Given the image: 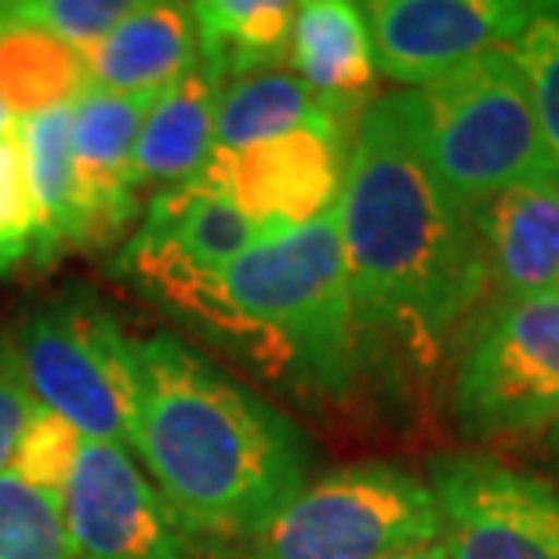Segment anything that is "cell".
<instances>
[{
  "label": "cell",
  "instance_id": "21",
  "mask_svg": "<svg viewBox=\"0 0 559 559\" xmlns=\"http://www.w3.org/2000/svg\"><path fill=\"white\" fill-rule=\"evenodd\" d=\"M15 139L37 207V259L51 262L62 248H84L73 175V106L19 120Z\"/></svg>",
  "mask_w": 559,
  "mask_h": 559
},
{
  "label": "cell",
  "instance_id": "28",
  "mask_svg": "<svg viewBox=\"0 0 559 559\" xmlns=\"http://www.w3.org/2000/svg\"><path fill=\"white\" fill-rule=\"evenodd\" d=\"M385 559H451V552L443 549V542H432V545H418V549H407V552H393Z\"/></svg>",
  "mask_w": 559,
  "mask_h": 559
},
{
  "label": "cell",
  "instance_id": "22",
  "mask_svg": "<svg viewBox=\"0 0 559 559\" xmlns=\"http://www.w3.org/2000/svg\"><path fill=\"white\" fill-rule=\"evenodd\" d=\"M0 559H73L55 490L0 476Z\"/></svg>",
  "mask_w": 559,
  "mask_h": 559
},
{
  "label": "cell",
  "instance_id": "7",
  "mask_svg": "<svg viewBox=\"0 0 559 559\" xmlns=\"http://www.w3.org/2000/svg\"><path fill=\"white\" fill-rule=\"evenodd\" d=\"M454 421L473 440L559 425V290L501 298L454 367Z\"/></svg>",
  "mask_w": 559,
  "mask_h": 559
},
{
  "label": "cell",
  "instance_id": "19",
  "mask_svg": "<svg viewBox=\"0 0 559 559\" xmlns=\"http://www.w3.org/2000/svg\"><path fill=\"white\" fill-rule=\"evenodd\" d=\"M360 114L364 109H345L320 98L284 66V70H262L222 84L215 142L218 150L233 153L290 135L298 128H356Z\"/></svg>",
  "mask_w": 559,
  "mask_h": 559
},
{
  "label": "cell",
  "instance_id": "9",
  "mask_svg": "<svg viewBox=\"0 0 559 559\" xmlns=\"http://www.w3.org/2000/svg\"><path fill=\"white\" fill-rule=\"evenodd\" d=\"M73 559H189L193 538L128 447L81 440L59 490Z\"/></svg>",
  "mask_w": 559,
  "mask_h": 559
},
{
  "label": "cell",
  "instance_id": "23",
  "mask_svg": "<svg viewBox=\"0 0 559 559\" xmlns=\"http://www.w3.org/2000/svg\"><path fill=\"white\" fill-rule=\"evenodd\" d=\"M512 51L527 76L534 114L559 171V4H542Z\"/></svg>",
  "mask_w": 559,
  "mask_h": 559
},
{
  "label": "cell",
  "instance_id": "30",
  "mask_svg": "<svg viewBox=\"0 0 559 559\" xmlns=\"http://www.w3.org/2000/svg\"><path fill=\"white\" fill-rule=\"evenodd\" d=\"M556 443H559V425H556Z\"/></svg>",
  "mask_w": 559,
  "mask_h": 559
},
{
  "label": "cell",
  "instance_id": "15",
  "mask_svg": "<svg viewBox=\"0 0 559 559\" xmlns=\"http://www.w3.org/2000/svg\"><path fill=\"white\" fill-rule=\"evenodd\" d=\"M92 87L117 95L167 92L197 62V29L189 4L145 0L84 55Z\"/></svg>",
  "mask_w": 559,
  "mask_h": 559
},
{
  "label": "cell",
  "instance_id": "11",
  "mask_svg": "<svg viewBox=\"0 0 559 559\" xmlns=\"http://www.w3.org/2000/svg\"><path fill=\"white\" fill-rule=\"evenodd\" d=\"M353 131L298 128L248 150H215L200 178L222 189L265 233L309 226L338 207Z\"/></svg>",
  "mask_w": 559,
  "mask_h": 559
},
{
  "label": "cell",
  "instance_id": "24",
  "mask_svg": "<svg viewBox=\"0 0 559 559\" xmlns=\"http://www.w3.org/2000/svg\"><path fill=\"white\" fill-rule=\"evenodd\" d=\"M37 254V207H33L26 160L15 131L0 135V273Z\"/></svg>",
  "mask_w": 559,
  "mask_h": 559
},
{
  "label": "cell",
  "instance_id": "3",
  "mask_svg": "<svg viewBox=\"0 0 559 559\" xmlns=\"http://www.w3.org/2000/svg\"><path fill=\"white\" fill-rule=\"evenodd\" d=\"M120 270L211 338L287 367L295 382L320 396L353 393L364 342L338 207L309 226L270 233L218 273L124 254Z\"/></svg>",
  "mask_w": 559,
  "mask_h": 559
},
{
  "label": "cell",
  "instance_id": "29",
  "mask_svg": "<svg viewBox=\"0 0 559 559\" xmlns=\"http://www.w3.org/2000/svg\"><path fill=\"white\" fill-rule=\"evenodd\" d=\"M8 131H15V120H11V114L4 109V103H0V135H8Z\"/></svg>",
  "mask_w": 559,
  "mask_h": 559
},
{
  "label": "cell",
  "instance_id": "17",
  "mask_svg": "<svg viewBox=\"0 0 559 559\" xmlns=\"http://www.w3.org/2000/svg\"><path fill=\"white\" fill-rule=\"evenodd\" d=\"M87 87L84 55L29 19L19 0H0V103L11 120L73 106Z\"/></svg>",
  "mask_w": 559,
  "mask_h": 559
},
{
  "label": "cell",
  "instance_id": "13",
  "mask_svg": "<svg viewBox=\"0 0 559 559\" xmlns=\"http://www.w3.org/2000/svg\"><path fill=\"white\" fill-rule=\"evenodd\" d=\"M270 237L233 200L193 175L160 189L142 215V229L124 248V259H164L193 273H218Z\"/></svg>",
  "mask_w": 559,
  "mask_h": 559
},
{
  "label": "cell",
  "instance_id": "18",
  "mask_svg": "<svg viewBox=\"0 0 559 559\" xmlns=\"http://www.w3.org/2000/svg\"><path fill=\"white\" fill-rule=\"evenodd\" d=\"M222 84L204 70V62H193V70L167 87L156 98L142 124L135 145V175L142 186H178L204 171L215 142Z\"/></svg>",
  "mask_w": 559,
  "mask_h": 559
},
{
  "label": "cell",
  "instance_id": "2",
  "mask_svg": "<svg viewBox=\"0 0 559 559\" xmlns=\"http://www.w3.org/2000/svg\"><path fill=\"white\" fill-rule=\"evenodd\" d=\"M135 447L193 549L270 523L312 473V447L270 400L175 334L135 338Z\"/></svg>",
  "mask_w": 559,
  "mask_h": 559
},
{
  "label": "cell",
  "instance_id": "5",
  "mask_svg": "<svg viewBox=\"0 0 559 559\" xmlns=\"http://www.w3.org/2000/svg\"><path fill=\"white\" fill-rule=\"evenodd\" d=\"M443 538L432 490L389 462L345 465L309 479L259 531L200 545L211 559H385Z\"/></svg>",
  "mask_w": 559,
  "mask_h": 559
},
{
  "label": "cell",
  "instance_id": "6",
  "mask_svg": "<svg viewBox=\"0 0 559 559\" xmlns=\"http://www.w3.org/2000/svg\"><path fill=\"white\" fill-rule=\"evenodd\" d=\"M11 345L33 400L81 440L135 447V338L92 290H62L29 309Z\"/></svg>",
  "mask_w": 559,
  "mask_h": 559
},
{
  "label": "cell",
  "instance_id": "8",
  "mask_svg": "<svg viewBox=\"0 0 559 559\" xmlns=\"http://www.w3.org/2000/svg\"><path fill=\"white\" fill-rule=\"evenodd\" d=\"M451 559H559V487L484 454L429 462Z\"/></svg>",
  "mask_w": 559,
  "mask_h": 559
},
{
  "label": "cell",
  "instance_id": "12",
  "mask_svg": "<svg viewBox=\"0 0 559 559\" xmlns=\"http://www.w3.org/2000/svg\"><path fill=\"white\" fill-rule=\"evenodd\" d=\"M164 92L117 95L87 87L73 103V175L84 248H103L139 215L135 145Z\"/></svg>",
  "mask_w": 559,
  "mask_h": 559
},
{
  "label": "cell",
  "instance_id": "10",
  "mask_svg": "<svg viewBox=\"0 0 559 559\" xmlns=\"http://www.w3.org/2000/svg\"><path fill=\"white\" fill-rule=\"evenodd\" d=\"M374 70L415 92L476 55L520 40L542 4L527 0H374L360 4Z\"/></svg>",
  "mask_w": 559,
  "mask_h": 559
},
{
  "label": "cell",
  "instance_id": "14",
  "mask_svg": "<svg viewBox=\"0 0 559 559\" xmlns=\"http://www.w3.org/2000/svg\"><path fill=\"white\" fill-rule=\"evenodd\" d=\"M473 229L501 298L559 290V175L490 197L473 211Z\"/></svg>",
  "mask_w": 559,
  "mask_h": 559
},
{
  "label": "cell",
  "instance_id": "20",
  "mask_svg": "<svg viewBox=\"0 0 559 559\" xmlns=\"http://www.w3.org/2000/svg\"><path fill=\"white\" fill-rule=\"evenodd\" d=\"M298 4L287 0H200L189 4L197 59L218 84L248 73L284 70Z\"/></svg>",
  "mask_w": 559,
  "mask_h": 559
},
{
  "label": "cell",
  "instance_id": "26",
  "mask_svg": "<svg viewBox=\"0 0 559 559\" xmlns=\"http://www.w3.org/2000/svg\"><path fill=\"white\" fill-rule=\"evenodd\" d=\"M19 4L81 55L92 51L131 11L128 0H19Z\"/></svg>",
  "mask_w": 559,
  "mask_h": 559
},
{
  "label": "cell",
  "instance_id": "25",
  "mask_svg": "<svg viewBox=\"0 0 559 559\" xmlns=\"http://www.w3.org/2000/svg\"><path fill=\"white\" fill-rule=\"evenodd\" d=\"M76 451H81V436L62 418H55L51 411L40 407V415L33 418L26 436H22L19 454L8 473H15L19 479H26L33 487H44L59 495L66 476H70V468H73Z\"/></svg>",
  "mask_w": 559,
  "mask_h": 559
},
{
  "label": "cell",
  "instance_id": "1",
  "mask_svg": "<svg viewBox=\"0 0 559 559\" xmlns=\"http://www.w3.org/2000/svg\"><path fill=\"white\" fill-rule=\"evenodd\" d=\"M338 229L360 342L411 371L436 367L490 273L473 218L425 160L411 92L374 95L356 120Z\"/></svg>",
  "mask_w": 559,
  "mask_h": 559
},
{
  "label": "cell",
  "instance_id": "27",
  "mask_svg": "<svg viewBox=\"0 0 559 559\" xmlns=\"http://www.w3.org/2000/svg\"><path fill=\"white\" fill-rule=\"evenodd\" d=\"M40 415V404L33 400L22 364L11 345V334L0 331V476L8 473L19 454V443L33 418Z\"/></svg>",
  "mask_w": 559,
  "mask_h": 559
},
{
  "label": "cell",
  "instance_id": "16",
  "mask_svg": "<svg viewBox=\"0 0 559 559\" xmlns=\"http://www.w3.org/2000/svg\"><path fill=\"white\" fill-rule=\"evenodd\" d=\"M290 73L320 98L345 109H364L374 87V51L360 4L309 0L298 4L290 33Z\"/></svg>",
  "mask_w": 559,
  "mask_h": 559
},
{
  "label": "cell",
  "instance_id": "4",
  "mask_svg": "<svg viewBox=\"0 0 559 559\" xmlns=\"http://www.w3.org/2000/svg\"><path fill=\"white\" fill-rule=\"evenodd\" d=\"M411 98L425 160L468 218L512 186L559 175L512 48L476 55Z\"/></svg>",
  "mask_w": 559,
  "mask_h": 559
}]
</instances>
